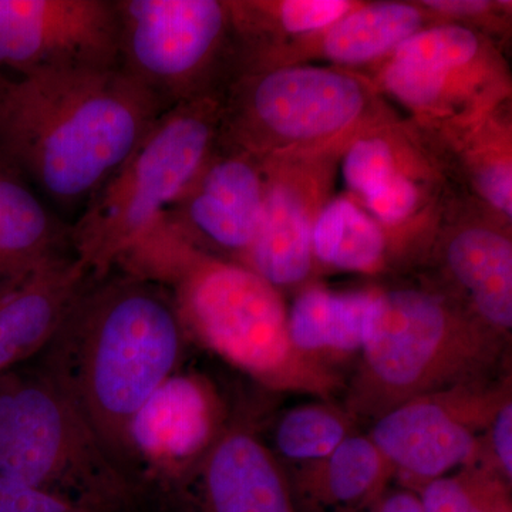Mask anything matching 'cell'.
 <instances>
[{"instance_id":"6da1fadb","label":"cell","mask_w":512,"mask_h":512,"mask_svg":"<svg viewBox=\"0 0 512 512\" xmlns=\"http://www.w3.org/2000/svg\"><path fill=\"white\" fill-rule=\"evenodd\" d=\"M185 335L163 285L127 272L92 275L37 367L62 387L124 470L131 421L177 373Z\"/></svg>"},{"instance_id":"7a4b0ae2","label":"cell","mask_w":512,"mask_h":512,"mask_svg":"<svg viewBox=\"0 0 512 512\" xmlns=\"http://www.w3.org/2000/svg\"><path fill=\"white\" fill-rule=\"evenodd\" d=\"M167 111L120 67L0 82V158L63 207L86 205Z\"/></svg>"},{"instance_id":"3957f363","label":"cell","mask_w":512,"mask_h":512,"mask_svg":"<svg viewBox=\"0 0 512 512\" xmlns=\"http://www.w3.org/2000/svg\"><path fill=\"white\" fill-rule=\"evenodd\" d=\"M119 266L171 288L185 333L265 389L335 399L345 376L312 363L289 338L278 289L251 269L192 247L160 218Z\"/></svg>"},{"instance_id":"277c9868","label":"cell","mask_w":512,"mask_h":512,"mask_svg":"<svg viewBox=\"0 0 512 512\" xmlns=\"http://www.w3.org/2000/svg\"><path fill=\"white\" fill-rule=\"evenodd\" d=\"M508 342L439 293L379 292L343 404L357 420L376 421L414 397L504 375Z\"/></svg>"},{"instance_id":"5b68a950","label":"cell","mask_w":512,"mask_h":512,"mask_svg":"<svg viewBox=\"0 0 512 512\" xmlns=\"http://www.w3.org/2000/svg\"><path fill=\"white\" fill-rule=\"evenodd\" d=\"M221 109L212 97L164 111L70 227L73 255L109 274L183 194L211 153Z\"/></svg>"},{"instance_id":"8992f818","label":"cell","mask_w":512,"mask_h":512,"mask_svg":"<svg viewBox=\"0 0 512 512\" xmlns=\"http://www.w3.org/2000/svg\"><path fill=\"white\" fill-rule=\"evenodd\" d=\"M0 476L100 512L130 491L126 471L40 367L0 373Z\"/></svg>"},{"instance_id":"52a82bcc","label":"cell","mask_w":512,"mask_h":512,"mask_svg":"<svg viewBox=\"0 0 512 512\" xmlns=\"http://www.w3.org/2000/svg\"><path fill=\"white\" fill-rule=\"evenodd\" d=\"M119 67L170 110L210 97L231 6L217 0H113Z\"/></svg>"},{"instance_id":"ba28073f","label":"cell","mask_w":512,"mask_h":512,"mask_svg":"<svg viewBox=\"0 0 512 512\" xmlns=\"http://www.w3.org/2000/svg\"><path fill=\"white\" fill-rule=\"evenodd\" d=\"M512 399L511 372L414 397L373 421L375 441L404 490L427 484L477 460L495 414Z\"/></svg>"},{"instance_id":"9c48e42d","label":"cell","mask_w":512,"mask_h":512,"mask_svg":"<svg viewBox=\"0 0 512 512\" xmlns=\"http://www.w3.org/2000/svg\"><path fill=\"white\" fill-rule=\"evenodd\" d=\"M365 107L353 77L318 67H282L248 74L229 113V137L254 151L268 140L313 141L336 136Z\"/></svg>"},{"instance_id":"30bf717a","label":"cell","mask_w":512,"mask_h":512,"mask_svg":"<svg viewBox=\"0 0 512 512\" xmlns=\"http://www.w3.org/2000/svg\"><path fill=\"white\" fill-rule=\"evenodd\" d=\"M119 67L113 0H0V74Z\"/></svg>"},{"instance_id":"8fae6325","label":"cell","mask_w":512,"mask_h":512,"mask_svg":"<svg viewBox=\"0 0 512 512\" xmlns=\"http://www.w3.org/2000/svg\"><path fill=\"white\" fill-rule=\"evenodd\" d=\"M224 427L220 394L205 377L174 373L143 404L128 431L131 458L167 473L197 468Z\"/></svg>"},{"instance_id":"7c38bea8","label":"cell","mask_w":512,"mask_h":512,"mask_svg":"<svg viewBox=\"0 0 512 512\" xmlns=\"http://www.w3.org/2000/svg\"><path fill=\"white\" fill-rule=\"evenodd\" d=\"M265 184L245 153L205 158L163 220L192 247L198 241L244 255L254 238Z\"/></svg>"},{"instance_id":"4fadbf2b","label":"cell","mask_w":512,"mask_h":512,"mask_svg":"<svg viewBox=\"0 0 512 512\" xmlns=\"http://www.w3.org/2000/svg\"><path fill=\"white\" fill-rule=\"evenodd\" d=\"M195 471L202 512H298L284 464L245 427L222 431Z\"/></svg>"},{"instance_id":"5bb4252c","label":"cell","mask_w":512,"mask_h":512,"mask_svg":"<svg viewBox=\"0 0 512 512\" xmlns=\"http://www.w3.org/2000/svg\"><path fill=\"white\" fill-rule=\"evenodd\" d=\"M92 272L63 256L0 292V373L46 348Z\"/></svg>"},{"instance_id":"9a60e30c","label":"cell","mask_w":512,"mask_h":512,"mask_svg":"<svg viewBox=\"0 0 512 512\" xmlns=\"http://www.w3.org/2000/svg\"><path fill=\"white\" fill-rule=\"evenodd\" d=\"M286 473L298 512H366L394 481L392 464L363 433L343 441L329 456Z\"/></svg>"},{"instance_id":"2e32d148","label":"cell","mask_w":512,"mask_h":512,"mask_svg":"<svg viewBox=\"0 0 512 512\" xmlns=\"http://www.w3.org/2000/svg\"><path fill=\"white\" fill-rule=\"evenodd\" d=\"M377 293L309 286L288 312L292 345L315 365L343 376L342 367L356 366L366 348Z\"/></svg>"},{"instance_id":"e0dca14e","label":"cell","mask_w":512,"mask_h":512,"mask_svg":"<svg viewBox=\"0 0 512 512\" xmlns=\"http://www.w3.org/2000/svg\"><path fill=\"white\" fill-rule=\"evenodd\" d=\"M70 227L0 158V292L66 256Z\"/></svg>"},{"instance_id":"ac0fdd59","label":"cell","mask_w":512,"mask_h":512,"mask_svg":"<svg viewBox=\"0 0 512 512\" xmlns=\"http://www.w3.org/2000/svg\"><path fill=\"white\" fill-rule=\"evenodd\" d=\"M447 274L467 299L466 308L488 328L510 339L512 245L500 232L468 228L444 249Z\"/></svg>"},{"instance_id":"d6986e66","label":"cell","mask_w":512,"mask_h":512,"mask_svg":"<svg viewBox=\"0 0 512 512\" xmlns=\"http://www.w3.org/2000/svg\"><path fill=\"white\" fill-rule=\"evenodd\" d=\"M275 286L302 284L312 272V224L301 195L288 185H265L261 215L242 264Z\"/></svg>"},{"instance_id":"ffe728a7","label":"cell","mask_w":512,"mask_h":512,"mask_svg":"<svg viewBox=\"0 0 512 512\" xmlns=\"http://www.w3.org/2000/svg\"><path fill=\"white\" fill-rule=\"evenodd\" d=\"M313 258L342 271L373 274L382 269L386 239L376 222L348 200H335L312 227Z\"/></svg>"},{"instance_id":"44dd1931","label":"cell","mask_w":512,"mask_h":512,"mask_svg":"<svg viewBox=\"0 0 512 512\" xmlns=\"http://www.w3.org/2000/svg\"><path fill=\"white\" fill-rule=\"evenodd\" d=\"M421 15L403 3L367 6L340 19L325 37V53L335 62L359 64L396 49L419 32Z\"/></svg>"},{"instance_id":"7402d4cb","label":"cell","mask_w":512,"mask_h":512,"mask_svg":"<svg viewBox=\"0 0 512 512\" xmlns=\"http://www.w3.org/2000/svg\"><path fill=\"white\" fill-rule=\"evenodd\" d=\"M360 421L335 399H316L282 414L274 429V454L291 466L312 463L360 433Z\"/></svg>"},{"instance_id":"603a6c76","label":"cell","mask_w":512,"mask_h":512,"mask_svg":"<svg viewBox=\"0 0 512 512\" xmlns=\"http://www.w3.org/2000/svg\"><path fill=\"white\" fill-rule=\"evenodd\" d=\"M417 495L423 512H512L511 483L480 463L431 481Z\"/></svg>"},{"instance_id":"cb8c5ba5","label":"cell","mask_w":512,"mask_h":512,"mask_svg":"<svg viewBox=\"0 0 512 512\" xmlns=\"http://www.w3.org/2000/svg\"><path fill=\"white\" fill-rule=\"evenodd\" d=\"M478 39L461 26H440L414 33L394 49V62L413 64L430 72L448 74L477 55Z\"/></svg>"},{"instance_id":"d4e9b609","label":"cell","mask_w":512,"mask_h":512,"mask_svg":"<svg viewBox=\"0 0 512 512\" xmlns=\"http://www.w3.org/2000/svg\"><path fill=\"white\" fill-rule=\"evenodd\" d=\"M396 173L392 148L382 138H365L353 144L343 163L350 190L365 195Z\"/></svg>"},{"instance_id":"484cf974","label":"cell","mask_w":512,"mask_h":512,"mask_svg":"<svg viewBox=\"0 0 512 512\" xmlns=\"http://www.w3.org/2000/svg\"><path fill=\"white\" fill-rule=\"evenodd\" d=\"M384 84L394 96L413 107L431 106L446 89L448 74L434 73L413 64L393 62L383 74Z\"/></svg>"},{"instance_id":"4316f807","label":"cell","mask_w":512,"mask_h":512,"mask_svg":"<svg viewBox=\"0 0 512 512\" xmlns=\"http://www.w3.org/2000/svg\"><path fill=\"white\" fill-rule=\"evenodd\" d=\"M350 9L345 0H288L279 5L278 15L286 32L308 33L335 25Z\"/></svg>"},{"instance_id":"83f0119b","label":"cell","mask_w":512,"mask_h":512,"mask_svg":"<svg viewBox=\"0 0 512 512\" xmlns=\"http://www.w3.org/2000/svg\"><path fill=\"white\" fill-rule=\"evenodd\" d=\"M0 512H100L47 493L32 485L0 476Z\"/></svg>"},{"instance_id":"f1b7e54d","label":"cell","mask_w":512,"mask_h":512,"mask_svg":"<svg viewBox=\"0 0 512 512\" xmlns=\"http://www.w3.org/2000/svg\"><path fill=\"white\" fill-rule=\"evenodd\" d=\"M474 463L483 464L512 483V399L500 407L481 440Z\"/></svg>"},{"instance_id":"f546056e","label":"cell","mask_w":512,"mask_h":512,"mask_svg":"<svg viewBox=\"0 0 512 512\" xmlns=\"http://www.w3.org/2000/svg\"><path fill=\"white\" fill-rule=\"evenodd\" d=\"M367 207L387 224H396L412 214L417 204V190L404 175L394 173L375 190L365 195Z\"/></svg>"},{"instance_id":"4dcf8cb0","label":"cell","mask_w":512,"mask_h":512,"mask_svg":"<svg viewBox=\"0 0 512 512\" xmlns=\"http://www.w3.org/2000/svg\"><path fill=\"white\" fill-rule=\"evenodd\" d=\"M478 188L485 200L497 210L503 211L511 218L512 215V171L508 163L485 165L478 173Z\"/></svg>"},{"instance_id":"1f68e13d","label":"cell","mask_w":512,"mask_h":512,"mask_svg":"<svg viewBox=\"0 0 512 512\" xmlns=\"http://www.w3.org/2000/svg\"><path fill=\"white\" fill-rule=\"evenodd\" d=\"M366 512H423L419 495L413 491L389 490L369 511Z\"/></svg>"},{"instance_id":"d6a6232c","label":"cell","mask_w":512,"mask_h":512,"mask_svg":"<svg viewBox=\"0 0 512 512\" xmlns=\"http://www.w3.org/2000/svg\"><path fill=\"white\" fill-rule=\"evenodd\" d=\"M424 5L453 15H474L487 10L490 3L481 0H429L424 2Z\"/></svg>"},{"instance_id":"836d02e7","label":"cell","mask_w":512,"mask_h":512,"mask_svg":"<svg viewBox=\"0 0 512 512\" xmlns=\"http://www.w3.org/2000/svg\"><path fill=\"white\" fill-rule=\"evenodd\" d=\"M3 76H5V74H3ZM2 74H0V82H2Z\"/></svg>"}]
</instances>
